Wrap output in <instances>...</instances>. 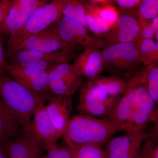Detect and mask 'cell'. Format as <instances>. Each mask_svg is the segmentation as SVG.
I'll list each match as a JSON object with an SVG mask.
<instances>
[{"instance_id": "cell-1", "label": "cell", "mask_w": 158, "mask_h": 158, "mask_svg": "<svg viewBox=\"0 0 158 158\" xmlns=\"http://www.w3.org/2000/svg\"><path fill=\"white\" fill-rule=\"evenodd\" d=\"M158 107L148 90L145 70L138 73L128 81L118 104L103 118L122 131H145L147 125L157 118Z\"/></svg>"}, {"instance_id": "cell-2", "label": "cell", "mask_w": 158, "mask_h": 158, "mask_svg": "<svg viewBox=\"0 0 158 158\" xmlns=\"http://www.w3.org/2000/svg\"><path fill=\"white\" fill-rule=\"evenodd\" d=\"M128 81L116 76H98L82 84L77 107L79 113L105 118L120 100Z\"/></svg>"}, {"instance_id": "cell-3", "label": "cell", "mask_w": 158, "mask_h": 158, "mask_svg": "<svg viewBox=\"0 0 158 158\" xmlns=\"http://www.w3.org/2000/svg\"><path fill=\"white\" fill-rule=\"evenodd\" d=\"M122 130L103 118L79 114L70 118L61 138L69 147L83 144L102 146Z\"/></svg>"}, {"instance_id": "cell-4", "label": "cell", "mask_w": 158, "mask_h": 158, "mask_svg": "<svg viewBox=\"0 0 158 158\" xmlns=\"http://www.w3.org/2000/svg\"><path fill=\"white\" fill-rule=\"evenodd\" d=\"M0 95L24 132L31 131L33 115L45 101L12 79L5 70L0 71Z\"/></svg>"}, {"instance_id": "cell-5", "label": "cell", "mask_w": 158, "mask_h": 158, "mask_svg": "<svg viewBox=\"0 0 158 158\" xmlns=\"http://www.w3.org/2000/svg\"><path fill=\"white\" fill-rule=\"evenodd\" d=\"M64 2V0H53L37 8L21 28L9 36L6 55L11 56L29 37L58 21L62 16Z\"/></svg>"}, {"instance_id": "cell-6", "label": "cell", "mask_w": 158, "mask_h": 158, "mask_svg": "<svg viewBox=\"0 0 158 158\" xmlns=\"http://www.w3.org/2000/svg\"><path fill=\"white\" fill-rule=\"evenodd\" d=\"M4 69L12 79L44 101H48L54 95L49 86L48 72L7 63Z\"/></svg>"}, {"instance_id": "cell-7", "label": "cell", "mask_w": 158, "mask_h": 158, "mask_svg": "<svg viewBox=\"0 0 158 158\" xmlns=\"http://www.w3.org/2000/svg\"><path fill=\"white\" fill-rule=\"evenodd\" d=\"M48 82L55 95L72 97L82 85V76L73 65L61 63L48 72Z\"/></svg>"}, {"instance_id": "cell-8", "label": "cell", "mask_w": 158, "mask_h": 158, "mask_svg": "<svg viewBox=\"0 0 158 158\" xmlns=\"http://www.w3.org/2000/svg\"><path fill=\"white\" fill-rule=\"evenodd\" d=\"M149 134L145 131L127 132L105 144L106 158H139L142 145Z\"/></svg>"}, {"instance_id": "cell-9", "label": "cell", "mask_w": 158, "mask_h": 158, "mask_svg": "<svg viewBox=\"0 0 158 158\" xmlns=\"http://www.w3.org/2000/svg\"><path fill=\"white\" fill-rule=\"evenodd\" d=\"M55 25L60 37L69 45H80L99 49L106 44L105 40L90 36L87 28L75 20L62 15Z\"/></svg>"}, {"instance_id": "cell-10", "label": "cell", "mask_w": 158, "mask_h": 158, "mask_svg": "<svg viewBox=\"0 0 158 158\" xmlns=\"http://www.w3.org/2000/svg\"><path fill=\"white\" fill-rule=\"evenodd\" d=\"M102 52L104 63L123 70L130 69L142 62L138 42L112 44Z\"/></svg>"}, {"instance_id": "cell-11", "label": "cell", "mask_w": 158, "mask_h": 158, "mask_svg": "<svg viewBox=\"0 0 158 158\" xmlns=\"http://www.w3.org/2000/svg\"><path fill=\"white\" fill-rule=\"evenodd\" d=\"M43 0H14L5 21L0 24V32L6 35L18 31L37 8L45 5Z\"/></svg>"}, {"instance_id": "cell-12", "label": "cell", "mask_w": 158, "mask_h": 158, "mask_svg": "<svg viewBox=\"0 0 158 158\" xmlns=\"http://www.w3.org/2000/svg\"><path fill=\"white\" fill-rule=\"evenodd\" d=\"M44 104L40 105L34 113L30 130L48 151L57 146L62 135L57 131L49 118Z\"/></svg>"}, {"instance_id": "cell-13", "label": "cell", "mask_w": 158, "mask_h": 158, "mask_svg": "<svg viewBox=\"0 0 158 158\" xmlns=\"http://www.w3.org/2000/svg\"><path fill=\"white\" fill-rule=\"evenodd\" d=\"M69 46L71 45L64 42L59 36L54 23L44 31L29 37L15 52L29 50L54 52L62 50Z\"/></svg>"}, {"instance_id": "cell-14", "label": "cell", "mask_w": 158, "mask_h": 158, "mask_svg": "<svg viewBox=\"0 0 158 158\" xmlns=\"http://www.w3.org/2000/svg\"><path fill=\"white\" fill-rule=\"evenodd\" d=\"M42 144L31 131L3 144L7 158H42Z\"/></svg>"}, {"instance_id": "cell-15", "label": "cell", "mask_w": 158, "mask_h": 158, "mask_svg": "<svg viewBox=\"0 0 158 158\" xmlns=\"http://www.w3.org/2000/svg\"><path fill=\"white\" fill-rule=\"evenodd\" d=\"M112 43H137L141 38V29L138 19L131 15H119L116 25L106 36Z\"/></svg>"}, {"instance_id": "cell-16", "label": "cell", "mask_w": 158, "mask_h": 158, "mask_svg": "<svg viewBox=\"0 0 158 158\" xmlns=\"http://www.w3.org/2000/svg\"><path fill=\"white\" fill-rule=\"evenodd\" d=\"M44 106L49 118L57 131L62 135L70 120L72 112V97L54 94Z\"/></svg>"}, {"instance_id": "cell-17", "label": "cell", "mask_w": 158, "mask_h": 158, "mask_svg": "<svg viewBox=\"0 0 158 158\" xmlns=\"http://www.w3.org/2000/svg\"><path fill=\"white\" fill-rule=\"evenodd\" d=\"M104 64L102 52L98 49L88 47L78 56L73 65L89 81L98 76Z\"/></svg>"}, {"instance_id": "cell-18", "label": "cell", "mask_w": 158, "mask_h": 158, "mask_svg": "<svg viewBox=\"0 0 158 158\" xmlns=\"http://www.w3.org/2000/svg\"><path fill=\"white\" fill-rule=\"evenodd\" d=\"M73 46H69L62 50L54 52H42L37 51L19 50L11 56L14 62L13 65H21L31 61L42 60L53 62L58 65L68 62L72 54Z\"/></svg>"}, {"instance_id": "cell-19", "label": "cell", "mask_w": 158, "mask_h": 158, "mask_svg": "<svg viewBox=\"0 0 158 158\" xmlns=\"http://www.w3.org/2000/svg\"><path fill=\"white\" fill-rule=\"evenodd\" d=\"M23 130L0 95V142L3 144L23 134Z\"/></svg>"}, {"instance_id": "cell-20", "label": "cell", "mask_w": 158, "mask_h": 158, "mask_svg": "<svg viewBox=\"0 0 158 158\" xmlns=\"http://www.w3.org/2000/svg\"><path fill=\"white\" fill-rule=\"evenodd\" d=\"M84 2L77 0H64L62 15L81 23L88 28V23Z\"/></svg>"}, {"instance_id": "cell-21", "label": "cell", "mask_w": 158, "mask_h": 158, "mask_svg": "<svg viewBox=\"0 0 158 158\" xmlns=\"http://www.w3.org/2000/svg\"><path fill=\"white\" fill-rule=\"evenodd\" d=\"M138 42L144 65L148 67L158 63V51L156 42L152 39H140Z\"/></svg>"}, {"instance_id": "cell-22", "label": "cell", "mask_w": 158, "mask_h": 158, "mask_svg": "<svg viewBox=\"0 0 158 158\" xmlns=\"http://www.w3.org/2000/svg\"><path fill=\"white\" fill-rule=\"evenodd\" d=\"M72 158H106L104 149L93 144H83L70 147Z\"/></svg>"}, {"instance_id": "cell-23", "label": "cell", "mask_w": 158, "mask_h": 158, "mask_svg": "<svg viewBox=\"0 0 158 158\" xmlns=\"http://www.w3.org/2000/svg\"><path fill=\"white\" fill-rule=\"evenodd\" d=\"M145 72L148 90L158 107V65L157 64L149 65Z\"/></svg>"}, {"instance_id": "cell-24", "label": "cell", "mask_w": 158, "mask_h": 158, "mask_svg": "<svg viewBox=\"0 0 158 158\" xmlns=\"http://www.w3.org/2000/svg\"><path fill=\"white\" fill-rule=\"evenodd\" d=\"M138 17L149 20L158 16V0H143L139 6Z\"/></svg>"}, {"instance_id": "cell-25", "label": "cell", "mask_w": 158, "mask_h": 158, "mask_svg": "<svg viewBox=\"0 0 158 158\" xmlns=\"http://www.w3.org/2000/svg\"><path fill=\"white\" fill-rule=\"evenodd\" d=\"M88 27L99 36H106L111 30V27L106 22L100 18L92 17L86 12Z\"/></svg>"}, {"instance_id": "cell-26", "label": "cell", "mask_w": 158, "mask_h": 158, "mask_svg": "<svg viewBox=\"0 0 158 158\" xmlns=\"http://www.w3.org/2000/svg\"><path fill=\"white\" fill-rule=\"evenodd\" d=\"M140 155L147 158H158V143H155L149 136L142 145Z\"/></svg>"}, {"instance_id": "cell-27", "label": "cell", "mask_w": 158, "mask_h": 158, "mask_svg": "<svg viewBox=\"0 0 158 158\" xmlns=\"http://www.w3.org/2000/svg\"><path fill=\"white\" fill-rule=\"evenodd\" d=\"M47 152L42 158H72L71 149L66 144L63 147L57 146Z\"/></svg>"}, {"instance_id": "cell-28", "label": "cell", "mask_w": 158, "mask_h": 158, "mask_svg": "<svg viewBox=\"0 0 158 158\" xmlns=\"http://www.w3.org/2000/svg\"><path fill=\"white\" fill-rule=\"evenodd\" d=\"M141 29V39H152L155 37V31L153 28L152 23L149 20L138 17Z\"/></svg>"}, {"instance_id": "cell-29", "label": "cell", "mask_w": 158, "mask_h": 158, "mask_svg": "<svg viewBox=\"0 0 158 158\" xmlns=\"http://www.w3.org/2000/svg\"><path fill=\"white\" fill-rule=\"evenodd\" d=\"M14 0H2L0 1V24L6 20Z\"/></svg>"}, {"instance_id": "cell-30", "label": "cell", "mask_w": 158, "mask_h": 158, "mask_svg": "<svg viewBox=\"0 0 158 158\" xmlns=\"http://www.w3.org/2000/svg\"><path fill=\"white\" fill-rule=\"evenodd\" d=\"M141 1L142 0H116L114 2L122 8L130 9L139 6Z\"/></svg>"}, {"instance_id": "cell-31", "label": "cell", "mask_w": 158, "mask_h": 158, "mask_svg": "<svg viewBox=\"0 0 158 158\" xmlns=\"http://www.w3.org/2000/svg\"><path fill=\"white\" fill-rule=\"evenodd\" d=\"M6 35L0 32V71L5 70L4 66L6 62L5 60L4 46Z\"/></svg>"}, {"instance_id": "cell-32", "label": "cell", "mask_w": 158, "mask_h": 158, "mask_svg": "<svg viewBox=\"0 0 158 158\" xmlns=\"http://www.w3.org/2000/svg\"><path fill=\"white\" fill-rule=\"evenodd\" d=\"M149 137L155 143H158V116L154 122L152 131L149 133Z\"/></svg>"}, {"instance_id": "cell-33", "label": "cell", "mask_w": 158, "mask_h": 158, "mask_svg": "<svg viewBox=\"0 0 158 158\" xmlns=\"http://www.w3.org/2000/svg\"><path fill=\"white\" fill-rule=\"evenodd\" d=\"M152 24L154 30L155 32H156L157 34H158V16L153 19Z\"/></svg>"}, {"instance_id": "cell-34", "label": "cell", "mask_w": 158, "mask_h": 158, "mask_svg": "<svg viewBox=\"0 0 158 158\" xmlns=\"http://www.w3.org/2000/svg\"><path fill=\"white\" fill-rule=\"evenodd\" d=\"M0 158H7L3 148V144L1 142H0Z\"/></svg>"}, {"instance_id": "cell-35", "label": "cell", "mask_w": 158, "mask_h": 158, "mask_svg": "<svg viewBox=\"0 0 158 158\" xmlns=\"http://www.w3.org/2000/svg\"><path fill=\"white\" fill-rule=\"evenodd\" d=\"M139 158H147L146 157H145L141 155H140V157H139Z\"/></svg>"}, {"instance_id": "cell-36", "label": "cell", "mask_w": 158, "mask_h": 158, "mask_svg": "<svg viewBox=\"0 0 158 158\" xmlns=\"http://www.w3.org/2000/svg\"><path fill=\"white\" fill-rule=\"evenodd\" d=\"M156 44L157 48L158 51V41H157V42H156Z\"/></svg>"}, {"instance_id": "cell-37", "label": "cell", "mask_w": 158, "mask_h": 158, "mask_svg": "<svg viewBox=\"0 0 158 158\" xmlns=\"http://www.w3.org/2000/svg\"></svg>"}]
</instances>
